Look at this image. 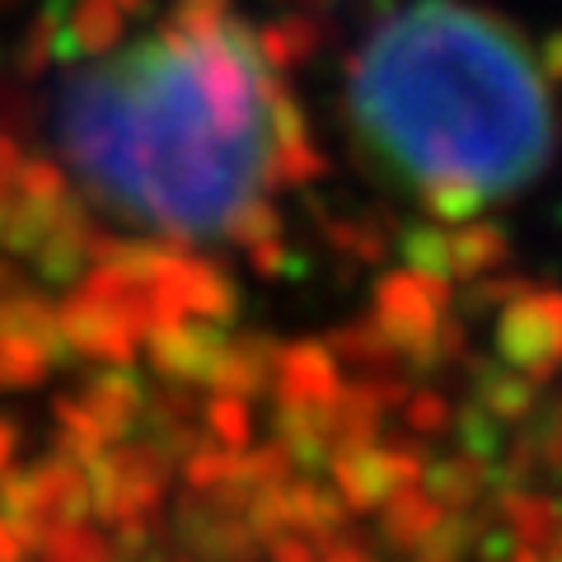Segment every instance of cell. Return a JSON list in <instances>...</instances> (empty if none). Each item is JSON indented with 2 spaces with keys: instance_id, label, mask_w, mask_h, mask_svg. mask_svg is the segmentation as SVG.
<instances>
[{
  "instance_id": "cell-1",
  "label": "cell",
  "mask_w": 562,
  "mask_h": 562,
  "mask_svg": "<svg viewBox=\"0 0 562 562\" xmlns=\"http://www.w3.org/2000/svg\"><path fill=\"white\" fill-rule=\"evenodd\" d=\"M272 90L277 76L239 20L198 38L165 24L122 57L76 70L57 132L109 211L173 239H206L268 188Z\"/></svg>"
},
{
  "instance_id": "cell-2",
  "label": "cell",
  "mask_w": 562,
  "mask_h": 562,
  "mask_svg": "<svg viewBox=\"0 0 562 562\" xmlns=\"http://www.w3.org/2000/svg\"><path fill=\"white\" fill-rule=\"evenodd\" d=\"M351 122L441 225L530 188L553 150L549 85L497 14L413 0L351 61Z\"/></svg>"
},
{
  "instance_id": "cell-3",
  "label": "cell",
  "mask_w": 562,
  "mask_h": 562,
  "mask_svg": "<svg viewBox=\"0 0 562 562\" xmlns=\"http://www.w3.org/2000/svg\"><path fill=\"white\" fill-rule=\"evenodd\" d=\"M562 347V301L558 291H525L497 319V351L520 375L543 384L558 366Z\"/></svg>"
},
{
  "instance_id": "cell-4",
  "label": "cell",
  "mask_w": 562,
  "mask_h": 562,
  "mask_svg": "<svg viewBox=\"0 0 562 562\" xmlns=\"http://www.w3.org/2000/svg\"><path fill=\"white\" fill-rule=\"evenodd\" d=\"M436 324H441V310L422 295L413 272H390L375 286L380 338L403 357H413L417 366H436Z\"/></svg>"
},
{
  "instance_id": "cell-5",
  "label": "cell",
  "mask_w": 562,
  "mask_h": 562,
  "mask_svg": "<svg viewBox=\"0 0 562 562\" xmlns=\"http://www.w3.org/2000/svg\"><path fill=\"white\" fill-rule=\"evenodd\" d=\"M272 384H277V408L324 413L338 398L342 375L324 342H295V347H277Z\"/></svg>"
},
{
  "instance_id": "cell-6",
  "label": "cell",
  "mask_w": 562,
  "mask_h": 562,
  "mask_svg": "<svg viewBox=\"0 0 562 562\" xmlns=\"http://www.w3.org/2000/svg\"><path fill=\"white\" fill-rule=\"evenodd\" d=\"M57 328H61V342L70 357H94L103 366H127L132 361V333L117 324V314L109 305L90 301L85 291H76L70 301L57 310Z\"/></svg>"
},
{
  "instance_id": "cell-7",
  "label": "cell",
  "mask_w": 562,
  "mask_h": 562,
  "mask_svg": "<svg viewBox=\"0 0 562 562\" xmlns=\"http://www.w3.org/2000/svg\"><path fill=\"white\" fill-rule=\"evenodd\" d=\"M146 342H150V361L160 375L206 384L211 371H216V361H221V351H225V333L216 324L173 319V324L150 328Z\"/></svg>"
},
{
  "instance_id": "cell-8",
  "label": "cell",
  "mask_w": 562,
  "mask_h": 562,
  "mask_svg": "<svg viewBox=\"0 0 562 562\" xmlns=\"http://www.w3.org/2000/svg\"><path fill=\"white\" fill-rule=\"evenodd\" d=\"M272 366H277V347L262 333H244V338H225V351L206 384L231 398H254L272 384Z\"/></svg>"
},
{
  "instance_id": "cell-9",
  "label": "cell",
  "mask_w": 562,
  "mask_h": 562,
  "mask_svg": "<svg viewBox=\"0 0 562 562\" xmlns=\"http://www.w3.org/2000/svg\"><path fill=\"white\" fill-rule=\"evenodd\" d=\"M33 497H38V525H76L90 512V479H85V464L66 460H47L43 469H33Z\"/></svg>"
},
{
  "instance_id": "cell-10",
  "label": "cell",
  "mask_w": 562,
  "mask_h": 562,
  "mask_svg": "<svg viewBox=\"0 0 562 562\" xmlns=\"http://www.w3.org/2000/svg\"><path fill=\"white\" fill-rule=\"evenodd\" d=\"M80 408L94 417V427L103 431V441H117V436H127L140 422V413H146V390H140L136 375H127L122 366H109L103 375L90 380Z\"/></svg>"
},
{
  "instance_id": "cell-11",
  "label": "cell",
  "mask_w": 562,
  "mask_h": 562,
  "mask_svg": "<svg viewBox=\"0 0 562 562\" xmlns=\"http://www.w3.org/2000/svg\"><path fill=\"white\" fill-rule=\"evenodd\" d=\"M333 483H338L342 502L351 512H375L390 497V473H384V454L375 446H351V450H333L328 454Z\"/></svg>"
},
{
  "instance_id": "cell-12",
  "label": "cell",
  "mask_w": 562,
  "mask_h": 562,
  "mask_svg": "<svg viewBox=\"0 0 562 562\" xmlns=\"http://www.w3.org/2000/svg\"><path fill=\"white\" fill-rule=\"evenodd\" d=\"M380 506H384V539L398 543V549H422L446 520V506L417 487H394Z\"/></svg>"
},
{
  "instance_id": "cell-13",
  "label": "cell",
  "mask_w": 562,
  "mask_h": 562,
  "mask_svg": "<svg viewBox=\"0 0 562 562\" xmlns=\"http://www.w3.org/2000/svg\"><path fill=\"white\" fill-rule=\"evenodd\" d=\"M512 244L497 225H460V231H446V277H479L502 268Z\"/></svg>"
},
{
  "instance_id": "cell-14",
  "label": "cell",
  "mask_w": 562,
  "mask_h": 562,
  "mask_svg": "<svg viewBox=\"0 0 562 562\" xmlns=\"http://www.w3.org/2000/svg\"><path fill=\"white\" fill-rule=\"evenodd\" d=\"M183 305L188 314H202L206 324H225V319H235L239 295L231 286V277H221L216 268H206L198 258H183Z\"/></svg>"
},
{
  "instance_id": "cell-15",
  "label": "cell",
  "mask_w": 562,
  "mask_h": 562,
  "mask_svg": "<svg viewBox=\"0 0 562 562\" xmlns=\"http://www.w3.org/2000/svg\"><path fill=\"white\" fill-rule=\"evenodd\" d=\"M66 38H70V52H90V57L117 47V38H122L117 0H76V5H70Z\"/></svg>"
},
{
  "instance_id": "cell-16",
  "label": "cell",
  "mask_w": 562,
  "mask_h": 562,
  "mask_svg": "<svg viewBox=\"0 0 562 562\" xmlns=\"http://www.w3.org/2000/svg\"><path fill=\"white\" fill-rule=\"evenodd\" d=\"M254 47L262 66L272 70V76H281V70H291L295 61H305L314 47H319V29H314L310 20H281V24H268L262 33H254Z\"/></svg>"
},
{
  "instance_id": "cell-17",
  "label": "cell",
  "mask_w": 562,
  "mask_h": 562,
  "mask_svg": "<svg viewBox=\"0 0 562 562\" xmlns=\"http://www.w3.org/2000/svg\"><path fill=\"white\" fill-rule=\"evenodd\" d=\"M52 357L29 338H0V390H33L47 380Z\"/></svg>"
},
{
  "instance_id": "cell-18",
  "label": "cell",
  "mask_w": 562,
  "mask_h": 562,
  "mask_svg": "<svg viewBox=\"0 0 562 562\" xmlns=\"http://www.w3.org/2000/svg\"><path fill=\"white\" fill-rule=\"evenodd\" d=\"M502 512H506V520L516 525V535L525 539V549H535V543H543V549H549V543H553V520H558V512H553L549 497H535V492H506V497H502Z\"/></svg>"
},
{
  "instance_id": "cell-19",
  "label": "cell",
  "mask_w": 562,
  "mask_h": 562,
  "mask_svg": "<svg viewBox=\"0 0 562 562\" xmlns=\"http://www.w3.org/2000/svg\"><path fill=\"white\" fill-rule=\"evenodd\" d=\"M422 479L431 483L427 497H436L441 506H469L473 497H479V487H483V464L479 460H446V464H431Z\"/></svg>"
},
{
  "instance_id": "cell-20",
  "label": "cell",
  "mask_w": 562,
  "mask_h": 562,
  "mask_svg": "<svg viewBox=\"0 0 562 562\" xmlns=\"http://www.w3.org/2000/svg\"><path fill=\"white\" fill-rule=\"evenodd\" d=\"M43 562H109V543H103L90 525H52L38 543Z\"/></svg>"
},
{
  "instance_id": "cell-21",
  "label": "cell",
  "mask_w": 562,
  "mask_h": 562,
  "mask_svg": "<svg viewBox=\"0 0 562 562\" xmlns=\"http://www.w3.org/2000/svg\"><path fill=\"white\" fill-rule=\"evenodd\" d=\"M479 394L492 417H520V413H530V398H535L525 375H506V371H487Z\"/></svg>"
},
{
  "instance_id": "cell-22",
  "label": "cell",
  "mask_w": 562,
  "mask_h": 562,
  "mask_svg": "<svg viewBox=\"0 0 562 562\" xmlns=\"http://www.w3.org/2000/svg\"><path fill=\"white\" fill-rule=\"evenodd\" d=\"M206 427L216 431V441L225 450H244L249 446V408H244V398H231V394H216L206 408Z\"/></svg>"
},
{
  "instance_id": "cell-23",
  "label": "cell",
  "mask_w": 562,
  "mask_h": 562,
  "mask_svg": "<svg viewBox=\"0 0 562 562\" xmlns=\"http://www.w3.org/2000/svg\"><path fill=\"white\" fill-rule=\"evenodd\" d=\"M225 235H231L235 244H244V249H254V244L281 235V216H277V211L262 202V198H249V202L235 211V221L225 225Z\"/></svg>"
},
{
  "instance_id": "cell-24",
  "label": "cell",
  "mask_w": 562,
  "mask_h": 562,
  "mask_svg": "<svg viewBox=\"0 0 562 562\" xmlns=\"http://www.w3.org/2000/svg\"><path fill=\"white\" fill-rule=\"evenodd\" d=\"M10 188L20 192L24 202H57V198H66V173L47 160H20Z\"/></svg>"
},
{
  "instance_id": "cell-25",
  "label": "cell",
  "mask_w": 562,
  "mask_h": 562,
  "mask_svg": "<svg viewBox=\"0 0 562 562\" xmlns=\"http://www.w3.org/2000/svg\"><path fill=\"white\" fill-rule=\"evenodd\" d=\"M188 483L198 487V492H216L231 483V473H235V450H225V446H198V450H188Z\"/></svg>"
},
{
  "instance_id": "cell-26",
  "label": "cell",
  "mask_w": 562,
  "mask_h": 562,
  "mask_svg": "<svg viewBox=\"0 0 562 562\" xmlns=\"http://www.w3.org/2000/svg\"><path fill=\"white\" fill-rule=\"evenodd\" d=\"M231 20V5L225 0H179V10L169 14V24L188 33V38H198V33H211Z\"/></svg>"
},
{
  "instance_id": "cell-27",
  "label": "cell",
  "mask_w": 562,
  "mask_h": 562,
  "mask_svg": "<svg viewBox=\"0 0 562 562\" xmlns=\"http://www.w3.org/2000/svg\"><path fill=\"white\" fill-rule=\"evenodd\" d=\"M403 417H408V427L413 431H427V436H436V431H446L450 427V403L441 398V394H413V398H403Z\"/></svg>"
},
{
  "instance_id": "cell-28",
  "label": "cell",
  "mask_w": 562,
  "mask_h": 562,
  "mask_svg": "<svg viewBox=\"0 0 562 562\" xmlns=\"http://www.w3.org/2000/svg\"><path fill=\"white\" fill-rule=\"evenodd\" d=\"M249 258H254V272H262V277H301V272H305V262L295 258L291 249H281V239L254 244Z\"/></svg>"
},
{
  "instance_id": "cell-29",
  "label": "cell",
  "mask_w": 562,
  "mask_h": 562,
  "mask_svg": "<svg viewBox=\"0 0 562 562\" xmlns=\"http://www.w3.org/2000/svg\"><path fill=\"white\" fill-rule=\"evenodd\" d=\"M268 553H272V562H314L310 543H305V539H291V535L268 539Z\"/></svg>"
},
{
  "instance_id": "cell-30",
  "label": "cell",
  "mask_w": 562,
  "mask_h": 562,
  "mask_svg": "<svg viewBox=\"0 0 562 562\" xmlns=\"http://www.w3.org/2000/svg\"><path fill=\"white\" fill-rule=\"evenodd\" d=\"M0 562H29V549L20 543V535L10 530L5 516H0Z\"/></svg>"
},
{
  "instance_id": "cell-31",
  "label": "cell",
  "mask_w": 562,
  "mask_h": 562,
  "mask_svg": "<svg viewBox=\"0 0 562 562\" xmlns=\"http://www.w3.org/2000/svg\"><path fill=\"white\" fill-rule=\"evenodd\" d=\"M14 450H20V427L0 417V473H10V464H14Z\"/></svg>"
},
{
  "instance_id": "cell-32",
  "label": "cell",
  "mask_w": 562,
  "mask_h": 562,
  "mask_svg": "<svg viewBox=\"0 0 562 562\" xmlns=\"http://www.w3.org/2000/svg\"><path fill=\"white\" fill-rule=\"evenodd\" d=\"M14 169H20V150H14V140H5V136H0V192L10 188Z\"/></svg>"
},
{
  "instance_id": "cell-33",
  "label": "cell",
  "mask_w": 562,
  "mask_h": 562,
  "mask_svg": "<svg viewBox=\"0 0 562 562\" xmlns=\"http://www.w3.org/2000/svg\"><path fill=\"white\" fill-rule=\"evenodd\" d=\"M328 562H366V553H361V549H347V543H333Z\"/></svg>"
},
{
  "instance_id": "cell-34",
  "label": "cell",
  "mask_w": 562,
  "mask_h": 562,
  "mask_svg": "<svg viewBox=\"0 0 562 562\" xmlns=\"http://www.w3.org/2000/svg\"><path fill=\"white\" fill-rule=\"evenodd\" d=\"M10 291H20V277H14L5 262H0V295H10Z\"/></svg>"
},
{
  "instance_id": "cell-35",
  "label": "cell",
  "mask_w": 562,
  "mask_h": 562,
  "mask_svg": "<svg viewBox=\"0 0 562 562\" xmlns=\"http://www.w3.org/2000/svg\"><path fill=\"white\" fill-rule=\"evenodd\" d=\"M146 5V0H117V10H140Z\"/></svg>"
}]
</instances>
